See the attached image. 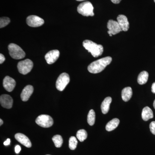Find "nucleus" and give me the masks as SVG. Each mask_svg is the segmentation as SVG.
<instances>
[{"instance_id":"1","label":"nucleus","mask_w":155,"mask_h":155,"mask_svg":"<svg viewBox=\"0 0 155 155\" xmlns=\"http://www.w3.org/2000/svg\"><path fill=\"white\" fill-rule=\"evenodd\" d=\"M112 58L107 57L92 62L87 67L89 72L94 74L100 73L103 71L112 62Z\"/></svg>"},{"instance_id":"2","label":"nucleus","mask_w":155,"mask_h":155,"mask_svg":"<svg viewBox=\"0 0 155 155\" xmlns=\"http://www.w3.org/2000/svg\"><path fill=\"white\" fill-rule=\"evenodd\" d=\"M83 46L89 52L91 53L94 58L101 55L104 51V48L101 45H98L91 41L86 40L83 42Z\"/></svg>"},{"instance_id":"3","label":"nucleus","mask_w":155,"mask_h":155,"mask_svg":"<svg viewBox=\"0 0 155 155\" xmlns=\"http://www.w3.org/2000/svg\"><path fill=\"white\" fill-rule=\"evenodd\" d=\"M9 54L11 58L16 60L22 59L25 58V52L19 46L15 44H10L8 45Z\"/></svg>"},{"instance_id":"4","label":"nucleus","mask_w":155,"mask_h":155,"mask_svg":"<svg viewBox=\"0 0 155 155\" xmlns=\"http://www.w3.org/2000/svg\"><path fill=\"white\" fill-rule=\"evenodd\" d=\"M94 7L90 2H84L80 4L77 8V11L79 14H81L83 16H94L93 12Z\"/></svg>"},{"instance_id":"5","label":"nucleus","mask_w":155,"mask_h":155,"mask_svg":"<svg viewBox=\"0 0 155 155\" xmlns=\"http://www.w3.org/2000/svg\"><path fill=\"white\" fill-rule=\"evenodd\" d=\"M33 67V63L31 60L26 59L18 63L17 65L19 73L23 75H26L31 71Z\"/></svg>"},{"instance_id":"6","label":"nucleus","mask_w":155,"mask_h":155,"mask_svg":"<svg viewBox=\"0 0 155 155\" xmlns=\"http://www.w3.org/2000/svg\"><path fill=\"white\" fill-rule=\"evenodd\" d=\"M69 81L70 78L69 74L65 72L62 73L56 81V88L60 91H63L69 84Z\"/></svg>"},{"instance_id":"7","label":"nucleus","mask_w":155,"mask_h":155,"mask_svg":"<svg viewBox=\"0 0 155 155\" xmlns=\"http://www.w3.org/2000/svg\"><path fill=\"white\" fill-rule=\"evenodd\" d=\"M36 124L43 127H49L52 126L54 121L49 115H41L38 116L35 120Z\"/></svg>"},{"instance_id":"8","label":"nucleus","mask_w":155,"mask_h":155,"mask_svg":"<svg viewBox=\"0 0 155 155\" xmlns=\"http://www.w3.org/2000/svg\"><path fill=\"white\" fill-rule=\"evenodd\" d=\"M26 22L31 27H38L43 25L44 20L38 16L31 15L27 17Z\"/></svg>"},{"instance_id":"9","label":"nucleus","mask_w":155,"mask_h":155,"mask_svg":"<svg viewBox=\"0 0 155 155\" xmlns=\"http://www.w3.org/2000/svg\"><path fill=\"white\" fill-rule=\"evenodd\" d=\"M107 27L109 29L107 32L109 35L112 34L113 35H115L119 33L120 31H122L118 22L112 19L108 21Z\"/></svg>"},{"instance_id":"10","label":"nucleus","mask_w":155,"mask_h":155,"mask_svg":"<svg viewBox=\"0 0 155 155\" xmlns=\"http://www.w3.org/2000/svg\"><path fill=\"white\" fill-rule=\"evenodd\" d=\"M60 54V52L58 50H52L47 53L45 56V59L48 64H52L58 60Z\"/></svg>"},{"instance_id":"11","label":"nucleus","mask_w":155,"mask_h":155,"mask_svg":"<svg viewBox=\"0 0 155 155\" xmlns=\"http://www.w3.org/2000/svg\"><path fill=\"white\" fill-rule=\"evenodd\" d=\"M16 81L12 78L7 76L3 80V85L4 88L8 92L13 91L16 86Z\"/></svg>"},{"instance_id":"12","label":"nucleus","mask_w":155,"mask_h":155,"mask_svg":"<svg viewBox=\"0 0 155 155\" xmlns=\"http://www.w3.org/2000/svg\"><path fill=\"white\" fill-rule=\"evenodd\" d=\"M0 103L3 107L6 109H11L13 106V99L9 95H2L0 97Z\"/></svg>"},{"instance_id":"13","label":"nucleus","mask_w":155,"mask_h":155,"mask_svg":"<svg viewBox=\"0 0 155 155\" xmlns=\"http://www.w3.org/2000/svg\"><path fill=\"white\" fill-rule=\"evenodd\" d=\"M117 20L122 31H126L128 30L129 23L126 16L124 15H119L117 17Z\"/></svg>"},{"instance_id":"14","label":"nucleus","mask_w":155,"mask_h":155,"mask_svg":"<svg viewBox=\"0 0 155 155\" xmlns=\"http://www.w3.org/2000/svg\"><path fill=\"white\" fill-rule=\"evenodd\" d=\"M33 86L31 85H27L24 87L21 93V99L23 101H27L29 99L31 94L33 93Z\"/></svg>"},{"instance_id":"15","label":"nucleus","mask_w":155,"mask_h":155,"mask_svg":"<svg viewBox=\"0 0 155 155\" xmlns=\"http://www.w3.org/2000/svg\"><path fill=\"white\" fill-rule=\"evenodd\" d=\"M15 137L17 141L25 146L26 147L30 148L31 147L30 140L27 136L21 133H17L15 134Z\"/></svg>"},{"instance_id":"16","label":"nucleus","mask_w":155,"mask_h":155,"mask_svg":"<svg viewBox=\"0 0 155 155\" xmlns=\"http://www.w3.org/2000/svg\"><path fill=\"white\" fill-rule=\"evenodd\" d=\"M112 98L108 97H106L102 103L101 105V109L103 114H106L109 112L110 110V105L112 102Z\"/></svg>"},{"instance_id":"17","label":"nucleus","mask_w":155,"mask_h":155,"mask_svg":"<svg viewBox=\"0 0 155 155\" xmlns=\"http://www.w3.org/2000/svg\"><path fill=\"white\" fill-rule=\"evenodd\" d=\"M141 116L142 118L144 121H148L149 119H152L153 117V111L148 107H145L143 109Z\"/></svg>"},{"instance_id":"18","label":"nucleus","mask_w":155,"mask_h":155,"mask_svg":"<svg viewBox=\"0 0 155 155\" xmlns=\"http://www.w3.org/2000/svg\"><path fill=\"white\" fill-rule=\"evenodd\" d=\"M133 92L132 89L130 87H125L122 91V100L125 102H127L132 97Z\"/></svg>"},{"instance_id":"19","label":"nucleus","mask_w":155,"mask_h":155,"mask_svg":"<svg viewBox=\"0 0 155 155\" xmlns=\"http://www.w3.org/2000/svg\"><path fill=\"white\" fill-rule=\"evenodd\" d=\"M120 123V121L118 119L115 118L108 122L106 126V129L107 131H111L116 129L118 127Z\"/></svg>"},{"instance_id":"20","label":"nucleus","mask_w":155,"mask_h":155,"mask_svg":"<svg viewBox=\"0 0 155 155\" xmlns=\"http://www.w3.org/2000/svg\"><path fill=\"white\" fill-rule=\"evenodd\" d=\"M149 74L146 71H142L139 74L137 78V82L139 84H145L147 83L148 79Z\"/></svg>"},{"instance_id":"21","label":"nucleus","mask_w":155,"mask_h":155,"mask_svg":"<svg viewBox=\"0 0 155 155\" xmlns=\"http://www.w3.org/2000/svg\"><path fill=\"white\" fill-rule=\"evenodd\" d=\"M87 123L91 126L94 125L95 121V113L93 110H91L89 112L87 118Z\"/></svg>"},{"instance_id":"22","label":"nucleus","mask_w":155,"mask_h":155,"mask_svg":"<svg viewBox=\"0 0 155 155\" xmlns=\"http://www.w3.org/2000/svg\"><path fill=\"white\" fill-rule=\"evenodd\" d=\"M76 137L78 140L81 142H83L87 138V134L86 130L84 129H81L78 130L76 134Z\"/></svg>"},{"instance_id":"23","label":"nucleus","mask_w":155,"mask_h":155,"mask_svg":"<svg viewBox=\"0 0 155 155\" xmlns=\"http://www.w3.org/2000/svg\"><path fill=\"white\" fill-rule=\"evenodd\" d=\"M52 140L56 147L60 148L62 146L63 143V139L61 136L55 135L53 137Z\"/></svg>"},{"instance_id":"24","label":"nucleus","mask_w":155,"mask_h":155,"mask_svg":"<svg viewBox=\"0 0 155 155\" xmlns=\"http://www.w3.org/2000/svg\"><path fill=\"white\" fill-rule=\"evenodd\" d=\"M78 144L77 139L75 137H70L69 140V147L71 150H74L76 149Z\"/></svg>"},{"instance_id":"25","label":"nucleus","mask_w":155,"mask_h":155,"mask_svg":"<svg viewBox=\"0 0 155 155\" xmlns=\"http://www.w3.org/2000/svg\"><path fill=\"white\" fill-rule=\"evenodd\" d=\"M11 22L10 18L7 17H2L0 18V28H2L8 25Z\"/></svg>"},{"instance_id":"26","label":"nucleus","mask_w":155,"mask_h":155,"mask_svg":"<svg viewBox=\"0 0 155 155\" xmlns=\"http://www.w3.org/2000/svg\"><path fill=\"white\" fill-rule=\"evenodd\" d=\"M150 128L151 133L155 135V121L151 122L150 125Z\"/></svg>"},{"instance_id":"27","label":"nucleus","mask_w":155,"mask_h":155,"mask_svg":"<svg viewBox=\"0 0 155 155\" xmlns=\"http://www.w3.org/2000/svg\"><path fill=\"white\" fill-rule=\"evenodd\" d=\"M5 61V58L2 54H0V64H2Z\"/></svg>"},{"instance_id":"28","label":"nucleus","mask_w":155,"mask_h":155,"mask_svg":"<svg viewBox=\"0 0 155 155\" xmlns=\"http://www.w3.org/2000/svg\"><path fill=\"white\" fill-rule=\"evenodd\" d=\"M21 147L19 145H17L15 148V152L16 153H19L21 150Z\"/></svg>"},{"instance_id":"29","label":"nucleus","mask_w":155,"mask_h":155,"mask_svg":"<svg viewBox=\"0 0 155 155\" xmlns=\"http://www.w3.org/2000/svg\"><path fill=\"white\" fill-rule=\"evenodd\" d=\"M10 142H11V140H10V139L8 138L7 139V140L4 143V144L5 146L8 145L10 144Z\"/></svg>"},{"instance_id":"30","label":"nucleus","mask_w":155,"mask_h":155,"mask_svg":"<svg viewBox=\"0 0 155 155\" xmlns=\"http://www.w3.org/2000/svg\"><path fill=\"white\" fill-rule=\"evenodd\" d=\"M152 92L155 94V82L153 84L151 87Z\"/></svg>"},{"instance_id":"31","label":"nucleus","mask_w":155,"mask_h":155,"mask_svg":"<svg viewBox=\"0 0 155 155\" xmlns=\"http://www.w3.org/2000/svg\"><path fill=\"white\" fill-rule=\"evenodd\" d=\"M122 0H111V2L115 4H119Z\"/></svg>"},{"instance_id":"32","label":"nucleus","mask_w":155,"mask_h":155,"mask_svg":"<svg viewBox=\"0 0 155 155\" xmlns=\"http://www.w3.org/2000/svg\"><path fill=\"white\" fill-rule=\"evenodd\" d=\"M0 122H1V123H0V125H3V120H2V119H0Z\"/></svg>"},{"instance_id":"33","label":"nucleus","mask_w":155,"mask_h":155,"mask_svg":"<svg viewBox=\"0 0 155 155\" xmlns=\"http://www.w3.org/2000/svg\"><path fill=\"white\" fill-rule=\"evenodd\" d=\"M153 105L154 108V109H155V101H154L153 104Z\"/></svg>"},{"instance_id":"34","label":"nucleus","mask_w":155,"mask_h":155,"mask_svg":"<svg viewBox=\"0 0 155 155\" xmlns=\"http://www.w3.org/2000/svg\"><path fill=\"white\" fill-rule=\"evenodd\" d=\"M76 1H79V2H81V1H85V0H76Z\"/></svg>"},{"instance_id":"35","label":"nucleus","mask_w":155,"mask_h":155,"mask_svg":"<svg viewBox=\"0 0 155 155\" xmlns=\"http://www.w3.org/2000/svg\"><path fill=\"white\" fill-rule=\"evenodd\" d=\"M110 35V36H112V35H113L110 34V35Z\"/></svg>"},{"instance_id":"36","label":"nucleus","mask_w":155,"mask_h":155,"mask_svg":"<svg viewBox=\"0 0 155 155\" xmlns=\"http://www.w3.org/2000/svg\"><path fill=\"white\" fill-rule=\"evenodd\" d=\"M154 2H155V0H154Z\"/></svg>"},{"instance_id":"37","label":"nucleus","mask_w":155,"mask_h":155,"mask_svg":"<svg viewBox=\"0 0 155 155\" xmlns=\"http://www.w3.org/2000/svg\"></svg>"}]
</instances>
